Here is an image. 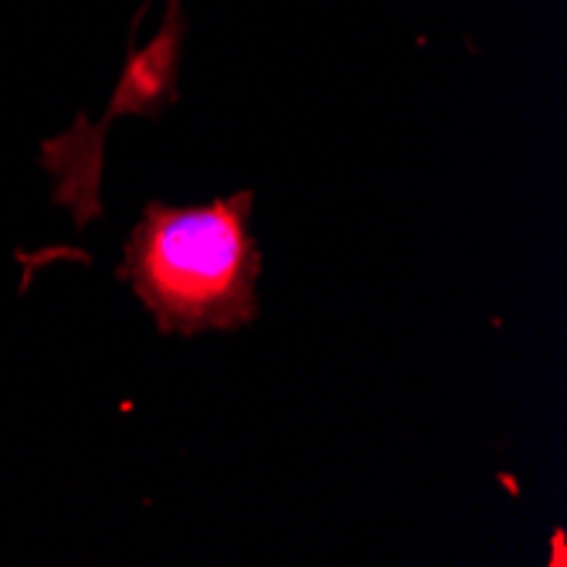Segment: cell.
I'll list each match as a JSON object with an SVG mask.
<instances>
[{
  "instance_id": "obj_1",
  "label": "cell",
  "mask_w": 567,
  "mask_h": 567,
  "mask_svg": "<svg viewBox=\"0 0 567 567\" xmlns=\"http://www.w3.org/2000/svg\"><path fill=\"white\" fill-rule=\"evenodd\" d=\"M251 190L208 204H146L133 228L120 279L157 320L161 333L235 330L259 317V245Z\"/></svg>"
},
{
  "instance_id": "obj_2",
  "label": "cell",
  "mask_w": 567,
  "mask_h": 567,
  "mask_svg": "<svg viewBox=\"0 0 567 567\" xmlns=\"http://www.w3.org/2000/svg\"><path fill=\"white\" fill-rule=\"evenodd\" d=\"M177 18H181V0H171V11L164 21V31L146 48L143 55L130 62V75L120 89V102L133 113L150 110L153 99H171L174 95V62H177Z\"/></svg>"
}]
</instances>
